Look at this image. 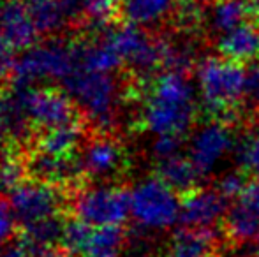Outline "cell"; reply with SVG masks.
<instances>
[{
	"label": "cell",
	"mask_w": 259,
	"mask_h": 257,
	"mask_svg": "<svg viewBox=\"0 0 259 257\" xmlns=\"http://www.w3.org/2000/svg\"><path fill=\"white\" fill-rule=\"evenodd\" d=\"M141 111L138 124L157 136L180 134L185 136L187 129L199 117L192 88L187 74L164 71L145 83L140 97Z\"/></svg>",
	"instance_id": "1"
},
{
	"label": "cell",
	"mask_w": 259,
	"mask_h": 257,
	"mask_svg": "<svg viewBox=\"0 0 259 257\" xmlns=\"http://www.w3.org/2000/svg\"><path fill=\"white\" fill-rule=\"evenodd\" d=\"M203 106L199 117L236 127L245 122V65L224 57H208L198 65Z\"/></svg>",
	"instance_id": "2"
},
{
	"label": "cell",
	"mask_w": 259,
	"mask_h": 257,
	"mask_svg": "<svg viewBox=\"0 0 259 257\" xmlns=\"http://www.w3.org/2000/svg\"><path fill=\"white\" fill-rule=\"evenodd\" d=\"M64 90L78 106L92 132H113L120 104L129 99V86L108 72L76 71L64 81Z\"/></svg>",
	"instance_id": "3"
},
{
	"label": "cell",
	"mask_w": 259,
	"mask_h": 257,
	"mask_svg": "<svg viewBox=\"0 0 259 257\" xmlns=\"http://www.w3.org/2000/svg\"><path fill=\"white\" fill-rule=\"evenodd\" d=\"M79 71L78 39H50L18 57L14 62L11 86L27 88L35 86V81L48 78L55 81H65L69 76Z\"/></svg>",
	"instance_id": "4"
},
{
	"label": "cell",
	"mask_w": 259,
	"mask_h": 257,
	"mask_svg": "<svg viewBox=\"0 0 259 257\" xmlns=\"http://www.w3.org/2000/svg\"><path fill=\"white\" fill-rule=\"evenodd\" d=\"M9 95L25 115L34 134L83 118L74 100L64 88H57V86L14 88L11 86Z\"/></svg>",
	"instance_id": "5"
},
{
	"label": "cell",
	"mask_w": 259,
	"mask_h": 257,
	"mask_svg": "<svg viewBox=\"0 0 259 257\" xmlns=\"http://www.w3.org/2000/svg\"><path fill=\"white\" fill-rule=\"evenodd\" d=\"M131 194L120 183L85 185L72 192L71 215L92 227L122 226L131 213Z\"/></svg>",
	"instance_id": "6"
},
{
	"label": "cell",
	"mask_w": 259,
	"mask_h": 257,
	"mask_svg": "<svg viewBox=\"0 0 259 257\" xmlns=\"http://www.w3.org/2000/svg\"><path fill=\"white\" fill-rule=\"evenodd\" d=\"M72 192L50 183L27 180L11 192V206L18 226L39 222L55 215H71Z\"/></svg>",
	"instance_id": "7"
},
{
	"label": "cell",
	"mask_w": 259,
	"mask_h": 257,
	"mask_svg": "<svg viewBox=\"0 0 259 257\" xmlns=\"http://www.w3.org/2000/svg\"><path fill=\"white\" fill-rule=\"evenodd\" d=\"M131 215L140 226L162 229L180 217V201L157 176L141 182L131 194Z\"/></svg>",
	"instance_id": "8"
},
{
	"label": "cell",
	"mask_w": 259,
	"mask_h": 257,
	"mask_svg": "<svg viewBox=\"0 0 259 257\" xmlns=\"http://www.w3.org/2000/svg\"><path fill=\"white\" fill-rule=\"evenodd\" d=\"M87 180H120L129 168L123 143L113 132H92L79 150Z\"/></svg>",
	"instance_id": "9"
},
{
	"label": "cell",
	"mask_w": 259,
	"mask_h": 257,
	"mask_svg": "<svg viewBox=\"0 0 259 257\" xmlns=\"http://www.w3.org/2000/svg\"><path fill=\"white\" fill-rule=\"evenodd\" d=\"M221 233L233 247H240L259 236V178L250 176L243 190L222 217Z\"/></svg>",
	"instance_id": "10"
},
{
	"label": "cell",
	"mask_w": 259,
	"mask_h": 257,
	"mask_svg": "<svg viewBox=\"0 0 259 257\" xmlns=\"http://www.w3.org/2000/svg\"><path fill=\"white\" fill-rule=\"evenodd\" d=\"M180 201V220L189 229H211L221 224L222 217L228 212L224 197L217 189L194 187L178 195Z\"/></svg>",
	"instance_id": "11"
},
{
	"label": "cell",
	"mask_w": 259,
	"mask_h": 257,
	"mask_svg": "<svg viewBox=\"0 0 259 257\" xmlns=\"http://www.w3.org/2000/svg\"><path fill=\"white\" fill-rule=\"evenodd\" d=\"M0 37L13 52H27L37 44L39 32L25 0H0Z\"/></svg>",
	"instance_id": "12"
},
{
	"label": "cell",
	"mask_w": 259,
	"mask_h": 257,
	"mask_svg": "<svg viewBox=\"0 0 259 257\" xmlns=\"http://www.w3.org/2000/svg\"><path fill=\"white\" fill-rule=\"evenodd\" d=\"M87 122L79 118L69 124L35 132L28 143V150H41L55 157H74L79 153L87 139Z\"/></svg>",
	"instance_id": "13"
},
{
	"label": "cell",
	"mask_w": 259,
	"mask_h": 257,
	"mask_svg": "<svg viewBox=\"0 0 259 257\" xmlns=\"http://www.w3.org/2000/svg\"><path fill=\"white\" fill-rule=\"evenodd\" d=\"M221 57L242 65L259 62V20H249L217 39Z\"/></svg>",
	"instance_id": "14"
},
{
	"label": "cell",
	"mask_w": 259,
	"mask_h": 257,
	"mask_svg": "<svg viewBox=\"0 0 259 257\" xmlns=\"http://www.w3.org/2000/svg\"><path fill=\"white\" fill-rule=\"evenodd\" d=\"M254 18L259 20L252 0H206L205 27L217 39Z\"/></svg>",
	"instance_id": "15"
},
{
	"label": "cell",
	"mask_w": 259,
	"mask_h": 257,
	"mask_svg": "<svg viewBox=\"0 0 259 257\" xmlns=\"http://www.w3.org/2000/svg\"><path fill=\"white\" fill-rule=\"evenodd\" d=\"M235 127L219 122H206V127L196 137L191 161L201 175L210 171L221 155L231 146V134Z\"/></svg>",
	"instance_id": "16"
},
{
	"label": "cell",
	"mask_w": 259,
	"mask_h": 257,
	"mask_svg": "<svg viewBox=\"0 0 259 257\" xmlns=\"http://www.w3.org/2000/svg\"><path fill=\"white\" fill-rule=\"evenodd\" d=\"M167 257H221L219 240L211 229L184 227L171 238Z\"/></svg>",
	"instance_id": "17"
},
{
	"label": "cell",
	"mask_w": 259,
	"mask_h": 257,
	"mask_svg": "<svg viewBox=\"0 0 259 257\" xmlns=\"http://www.w3.org/2000/svg\"><path fill=\"white\" fill-rule=\"evenodd\" d=\"M154 176H157L166 187H169L175 194L180 195L194 187H199L198 178L201 176V173L198 171L191 159L175 155L157 162Z\"/></svg>",
	"instance_id": "18"
},
{
	"label": "cell",
	"mask_w": 259,
	"mask_h": 257,
	"mask_svg": "<svg viewBox=\"0 0 259 257\" xmlns=\"http://www.w3.org/2000/svg\"><path fill=\"white\" fill-rule=\"evenodd\" d=\"M177 0H122L123 21L134 25H150L169 20Z\"/></svg>",
	"instance_id": "19"
},
{
	"label": "cell",
	"mask_w": 259,
	"mask_h": 257,
	"mask_svg": "<svg viewBox=\"0 0 259 257\" xmlns=\"http://www.w3.org/2000/svg\"><path fill=\"white\" fill-rule=\"evenodd\" d=\"M123 245H125V231L122 226L94 227L85 257H120Z\"/></svg>",
	"instance_id": "20"
},
{
	"label": "cell",
	"mask_w": 259,
	"mask_h": 257,
	"mask_svg": "<svg viewBox=\"0 0 259 257\" xmlns=\"http://www.w3.org/2000/svg\"><path fill=\"white\" fill-rule=\"evenodd\" d=\"M85 25L94 32H103L123 21L122 0H83Z\"/></svg>",
	"instance_id": "21"
},
{
	"label": "cell",
	"mask_w": 259,
	"mask_h": 257,
	"mask_svg": "<svg viewBox=\"0 0 259 257\" xmlns=\"http://www.w3.org/2000/svg\"><path fill=\"white\" fill-rule=\"evenodd\" d=\"M92 231H94L92 226L76 219L74 215H69L65 219L60 247L67 252L69 257H85L87 245H89Z\"/></svg>",
	"instance_id": "22"
},
{
	"label": "cell",
	"mask_w": 259,
	"mask_h": 257,
	"mask_svg": "<svg viewBox=\"0 0 259 257\" xmlns=\"http://www.w3.org/2000/svg\"><path fill=\"white\" fill-rule=\"evenodd\" d=\"M238 161L240 169L252 178H259V130H254L252 125L250 132H247L238 143Z\"/></svg>",
	"instance_id": "23"
},
{
	"label": "cell",
	"mask_w": 259,
	"mask_h": 257,
	"mask_svg": "<svg viewBox=\"0 0 259 257\" xmlns=\"http://www.w3.org/2000/svg\"><path fill=\"white\" fill-rule=\"evenodd\" d=\"M245 118L247 124L259 122V62H254L247 71L245 79Z\"/></svg>",
	"instance_id": "24"
},
{
	"label": "cell",
	"mask_w": 259,
	"mask_h": 257,
	"mask_svg": "<svg viewBox=\"0 0 259 257\" xmlns=\"http://www.w3.org/2000/svg\"><path fill=\"white\" fill-rule=\"evenodd\" d=\"M16 217H14L13 206H11V199L6 195H0V247L6 245L16 236Z\"/></svg>",
	"instance_id": "25"
},
{
	"label": "cell",
	"mask_w": 259,
	"mask_h": 257,
	"mask_svg": "<svg viewBox=\"0 0 259 257\" xmlns=\"http://www.w3.org/2000/svg\"><path fill=\"white\" fill-rule=\"evenodd\" d=\"M250 176L247 175L243 169H236L233 173H228L226 176H222V180H219L217 187L215 189L219 190L226 199H235L236 195L243 190L245 183L249 182Z\"/></svg>",
	"instance_id": "26"
},
{
	"label": "cell",
	"mask_w": 259,
	"mask_h": 257,
	"mask_svg": "<svg viewBox=\"0 0 259 257\" xmlns=\"http://www.w3.org/2000/svg\"><path fill=\"white\" fill-rule=\"evenodd\" d=\"M182 144H184V136H180V134H164V136H159L155 139L154 153L159 161L175 157V155H178Z\"/></svg>",
	"instance_id": "27"
},
{
	"label": "cell",
	"mask_w": 259,
	"mask_h": 257,
	"mask_svg": "<svg viewBox=\"0 0 259 257\" xmlns=\"http://www.w3.org/2000/svg\"><path fill=\"white\" fill-rule=\"evenodd\" d=\"M14 62H16L14 52L6 44V41L0 37V85L6 81L11 83L13 71H14Z\"/></svg>",
	"instance_id": "28"
},
{
	"label": "cell",
	"mask_w": 259,
	"mask_h": 257,
	"mask_svg": "<svg viewBox=\"0 0 259 257\" xmlns=\"http://www.w3.org/2000/svg\"><path fill=\"white\" fill-rule=\"evenodd\" d=\"M11 141V106L9 95L0 90V144Z\"/></svg>",
	"instance_id": "29"
},
{
	"label": "cell",
	"mask_w": 259,
	"mask_h": 257,
	"mask_svg": "<svg viewBox=\"0 0 259 257\" xmlns=\"http://www.w3.org/2000/svg\"><path fill=\"white\" fill-rule=\"evenodd\" d=\"M0 257H30L27 254V250L23 248V245L16 240V236L11 241H7L6 245L0 247Z\"/></svg>",
	"instance_id": "30"
},
{
	"label": "cell",
	"mask_w": 259,
	"mask_h": 257,
	"mask_svg": "<svg viewBox=\"0 0 259 257\" xmlns=\"http://www.w3.org/2000/svg\"><path fill=\"white\" fill-rule=\"evenodd\" d=\"M254 257H259V236L256 240V254H254Z\"/></svg>",
	"instance_id": "31"
},
{
	"label": "cell",
	"mask_w": 259,
	"mask_h": 257,
	"mask_svg": "<svg viewBox=\"0 0 259 257\" xmlns=\"http://www.w3.org/2000/svg\"><path fill=\"white\" fill-rule=\"evenodd\" d=\"M25 2H32V0H25Z\"/></svg>",
	"instance_id": "32"
},
{
	"label": "cell",
	"mask_w": 259,
	"mask_h": 257,
	"mask_svg": "<svg viewBox=\"0 0 259 257\" xmlns=\"http://www.w3.org/2000/svg\"><path fill=\"white\" fill-rule=\"evenodd\" d=\"M252 257H254V255H252Z\"/></svg>",
	"instance_id": "33"
}]
</instances>
